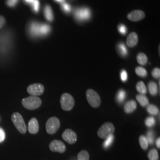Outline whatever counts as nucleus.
<instances>
[{
  "label": "nucleus",
  "instance_id": "obj_2",
  "mask_svg": "<svg viewBox=\"0 0 160 160\" xmlns=\"http://www.w3.org/2000/svg\"><path fill=\"white\" fill-rule=\"evenodd\" d=\"M12 120L16 129L21 133L24 134L27 131V127L23 117L19 113H14L12 114Z\"/></svg>",
  "mask_w": 160,
  "mask_h": 160
},
{
  "label": "nucleus",
  "instance_id": "obj_26",
  "mask_svg": "<svg viewBox=\"0 0 160 160\" xmlns=\"http://www.w3.org/2000/svg\"><path fill=\"white\" fill-rule=\"evenodd\" d=\"M50 26L48 24H42L40 25V29H39V32L40 34H43V35H45L48 33H49V31H50Z\"/></svg>",
  "mask_w": 160,
  "mask_h": 160
},
{
  "label": "nucleus",
  "instance_id": "obj_17",
  "mask_svg": "<svg viewBox=\"0 0 160 160\" xmlns=\"http://www.w3.org/2000/svg\"><path fill=\"white\" fill-rule=\"evenodd\" d=\"M137 59L138 62L141 65H145L148 62V58L147 57V55L142 52L139 53L138 54Z\"/></svg>",
  "mask_w": 160,
  "mask_h": 160
},
{
  "label": "nucleus",
  "instance_id": "obj_14",
  "mask_svg": "<svg viewBox=\"0 0 160 160\" xmlns=\"http://www.w3.org/2000/svg\"><path fill=\"white\" fill-rule=\"evenodd\" d=\"M137 107V104L135 100H129L127 102L124 106V111L126 113H131L133 112Z\"/></svg>",
  "mask_w": 160,
  "mask_h": 160
},
{
  "label": "nucleus",
  "instance_id": "obj_12",
  "mask_svg": "<svg viewBox=\"0 0 160 160\" xmlns=\"http://www.w3.org/2000/svg\"><path fill=\"white\" fill-rule=\"evenodd\" d=\"M39 129V125L38 120L35 118L31 119L28 124V130L29 132L31 134H36L38 132Z\"/></svg>",
  "mask_w": 160,
  "mask_h": 160
},
{
  "label": "nucleus",
  "instance_id": "obj_42",
  "mask_svg": "<svg viewBox=\"0 0 160 160\" xmlns=\"http://www.w3.org/2000/svg\"><path fill=\"white\" fill-rule=\"evenodd\" d=\"M56 1L59 2H63L65 1V0H55Z\"/></svg>",
  "mask_w": 160,
  "mask_h": 160
},
{
  "label": "nucleus",
  "instance_id": "obj_32",
  "mask_svg": "<svg viewBox=\"0 0 160 160\" xmlns=\"http://www.w3.org/2000/svg\"><path fill=\"white\" fill-rule=\"evenodd\" d=\"M152 77L156 78V79H158L160 77V68H155L152 71Z\"/></svg>",
  "mask_w": 160,
  "mask_h": 160
},
{
  "label": "nucleus",
  "instance_id": "obj_30",
  "mask_svg": "<svg viewBox=\"0 0 160 160\" xmlns=\"http://www.w3.org/2000/svg\"><path fill=\"white\" fill-rule=\"evenodd\" d=\"M125 95H126V93L125 91L120 90L118 94V96H117L118 100L119 102H122L124 100V99L125 98Z\"/></svg>",
  "mask_w": 160,
  "mask_h": 160
},
{
  "label": "nucleus",
  "instance_id": "obj_22",
  "mask_svg": "<svg viewBox=\"0 0 160 160\" xmlns=\"http://www.w3.org/2000/svg\"><path fill=\"white\" fill-rule=\"evenodd\" d=\"M148 157L149 160H158L159 159L158 151L155 148L152 149L149 151Z\"/></svg>",
  "mask_w": 160,
  "mask_h": 160
},
{
  "label": "nucleus",
  "instance_id": "obj_38",
  "mask_svg": "<svg viewBox=\"0 0 160 160\" xmlns=\"http://www.w3.org/2000/svg\"><path fill=\"white\" fill-rule=\"evenodd\" d=\"M17 1L18 0H8V2H7L8 6L13 7L17 4Z\"/></svg>",
  "mask_w": 160,
  "mask_h": 160
},
{
  "label": "nucleus",
  "instance_id": "obj_27",
  "mask_svg": "<svg viewBox=\"0 0 160 160\" xmlns=\"http://www.w3.org/2000/svg\"><path fill=\"white\" fill-rule=\"evenodd\" d=\"M119 50L120 55H122L123 57L126 56L128 53V51H127L126 46L123 43H121L119 45Z\"/></svg>",
  "mask_w": 160,
  "mask_h": 160
},
{
  "label": "nucleus",
  "instance_id": "obj_41",
  "mask_svg": "<svg viewBox=\"0 0 160 160\" xmlns=\"http://www.w3.org/2000/svg\"><path fill=\"white\" fill-rule=\"evenodd\" d=\"M34 0H25V1L28 3H30V4H32V2H33Z\"/></svg>",
  "mask_w": 160,
  "mask_h": 160
},
{
  "label": "nucleus",
  "instance_id": "obj_28",
  "mask_svg": "<svg viewBox=\"0 0 160 160\" xmlns=\"http://www.w3.org/2000/svg\"><path fill=\"white\" fill-rule=\"evenodd\" d=\"M113 138H114V136L113 134L109 135V137L106 139V141L104 142V147L105 148H108L111 145V143H112L113 141Z\"/></svg>",
  "mask_w": 160,
  "mask_h": 160
},
{
  "label": "nucleus",
  "instance_id": "obj_10",
  "mask_svg": "<svg viewBox=\"0 0 160 160\" xmlns=\"http://www.w3.org/2000/svg\"><path fill=\"white\" fill-rule=\"evenodd\" d=\"M49 149L53 152L63 153L66 151V146L59 140H53L49 144Z\"/></svg>",
  "mask_w": 160,
  "mask_h": 160
},
{
  "label": "nucleus",
  "instance_id": "obj_29",
  "mask_svg": "<svg viewBox=\"0 0 160 160\" xmlns=\"http://www.w3.org/2000/svg\"><path fill=\"white\" fill-rule=\"evenodd\" d=\"M147 139L148 142V143L150 144L154 143V133L152 131L148 132L147 136Z\"/></svg>",
  "mask_w": 160,
  "mask_h": 160
},
{
  "label": "nucleus",
  "instance_id": "obj_9",
  "mask_svg": "<svg viewBox=\"0 0 160 160\" xmlns=\"http://www.w3.org/2000/svg\"><path fill=\"white\" fill-rule=\"evenodd\" d=\"M62 137L63 139L69 144H74L77 140V135L71 129H67L63 132Z\"/></svg>",
  "mask_w": 160,
  "mask_h": 160
},
{
  "label": "nucleus",
  "instance_id": "obj_8",
  "mask_svg": "<svg viewBox=\"0 0 160 160\" xmlns=\"http://www.w3.org/2000/svg\"><path fill=\"white\" fill-rule=\"evenodd\" d=\"M75 16L78 20H87L91 17V12L88 8H79L75 12Z\"/></svg>",
  "mask_w": 160,
  "mask_h": 160
},
{
  "label": "nucleus",
  "instance_id": "obj_1",
  "mask_svg": "<svg viewBox=\"0 0 160 160\" xmlns=\"http://www.w3.org/2000/svg\"><path fill=\"white\" fill-rule=\"evenodd\" d=\"M23 106L29 110H34L38 109L42 104V100L38 96H31L22 100Z\"/></svg>",
  "mask_w": 160,
  "mask_h": 160
},
{
  "label": "nucleus",
  "instance_id": "obj_34",
  "mask_svg": "<svg viewBox=\"0 0 160 160\" xmlns=\"http://www.w3.org/2000/svg\"><path fill=\"white\" fill-rule=\"evenodd\" d=\"M120 77H121V79L123 81V82H125L127 78H128V74H127V72H126L125 70H122L120 72Z\"/></svg>",
  "mask_w": 160,
  "mask_h": 160
},
{
  "label": "nucleus",
  "instance_id": "obj_20",
  "mask_svg": "<svg viewBox=\"0 0 160 160\" xmlns=\"http://www.w3.org/2000/svg\"><path fill=\"white\" fill-rule=\"evenodd\" d=\"M139 141L141 148L143 150H147L148 148V142L145 135H141L139 138Z\"/></svg>",
  "mask_w": 160,
  "mask_h": 160
},
{
  "label": "nucleus",
  "instance_id": "obj_3",
  "mask_svg": "<svg viewBox=\"0 0 160 160\" xmlns=\"http://www.w3.org/2000/svg\"><path fill=\"white\" fill-rule=\"evenodd\" d=\"M86 97L90 105L94 108H97L101 104V98L97 92L92 89H88L86 92Z\"/></svg>",
  "mask_w": 160,
  "mask_h": 160
},
{
  "label": "nucleus",
  "instance_id": "obj_33",
  "mask_svg": "<svg viewBox=\"0 0 160 160\" xmlns=\"http://www.w3.org/2000/svg\"><path fill=\"white\" fill-rule=\"evenodd\" d=\"M33 4V10L35 12H38L39 10V7H40V3L38 0H34L33 2H32Z\"/></svg>",
  "mask_w": 160,
  "mask_h": 160
},
{
  "label": "nucleus",
  "instance_id": "obj_35",
  "mask_svg": "<svg viewBox=\"0 0 160 160\" xmlns=\"http://www.w3.org/2000/svg\"><path fill=\"white\" fill-rule=\"evenodd\" d=\"M119 31L120 32V33L122 34H125L126 33V26L123 24H120L119 26Z\"/></svg>",
  "mask_w": 160,
  "mask_h": 160
},
{
  "label": "nucleus",
  "instance_id": "obj_7",
  "mask_svg": "<svg viewBox=\"0 0 160 160\" xmlns=\"http://www.w3.org/2000/svg\"><path fill=\"white\" fill-rule=\"evenodd\" d=\"M45 90L44 86L40 83H36L28 86L27 92L31 96H38L42 95Z\"/></svg>",
  "mask_w": 160,
  "mask_h": 160
},
{
  "label": "nucleus",
  "instance_id": "obj_13",
  "mask_svg": "<svg viewBox=\"0 0 160 160\" xmlns=\"http://www.w3.org/2000/svg\"><path fill=\"white\" fill-rule=\"evenodd\" d=\"M138 42V34L135 32H132L128 35L127 38L126 44L129 47L133 48L137 45Z\"/></svg>",
  "mask_w": 160,
  "mask_h": 160
},
{
  "label": "nucleus",
  "instance_id": "obj_24",
  "mask_svg": "<svg viewBox=\"0 0 160 160\" xmlns=\"http://www.w3.org/2000/svg\"><path fill=\"white\" fill-rule=\"evenodd\" d=\"M90 155L86 150H82L80 151L78 154L77 160H89Z\"/></svg>",
  "mask_w": 160,
  "mask_h": 160
},
{
  "label": "nucleus",
  "instance_id": "obj_39",
  "mask_svg": "<svg viewBox=\"0 0 160 160\" xmlns=\"http://www.w3.org/2000/svg\"><path fill=\"white\" fill-rule=\"evenodd\" d=\"M6 23V19L3 16H0V28H1Z\"/></svg>",
  "mask_w": 160,
  "mask_h": 160
},
{
  "label": "nucleus",
  "instance_id": "obj_37",
  "mask_svg": "<svg viewBox=\"0 0 160 160\" xmlns=\"http://www.w3.org/2000/svg\"><path fill=\"white\" fill-rule=\"evenodd\" d=\"M6 137V134L4 130L2 128H0V142H2Z\"/></svg>",
  "mask_w": 160,
  "mask_h": 160
},
{
  "label": "nucleus",
  "instance_id": "obj_5",
  "mask_svg": "<svg viewBox=\"0 0 160 160\" xmlns=\"http://www.w3.org/2000/svg\"><path fill=\"white\" fill-rule=\"evenodd\" d=\"M114 126L110 122H106L101 126L97 132L98 136L102 139H106L109 135L114 133Z\"/></svg>",
  "mask_w": 160,
  "mask_h": 160
},
{
  "label": "nucleus",
  "instance_id": "obj_4",
  "mask_svg": "<svg viewBox=\"0 0 160 160\" xmlns=\"http://www.w3.org/2000/svg\"><path fill=\"white\" fill-rule=\"evenodd\" d=\"M60 103L62 109L65 111H70L74 106V99L68 93H63L61 97Z\"/></svg>",
  "mask_w": 160,
  "mask_h": 160
},
{
  "label": "nucleus",
  "instance_id": "obj_23",
  "mask_svg": "<svg viewBox=\"0 0 160 160\" xmlns=\"http://www.w3.org/2000/svg\"><path fill=\"white\" fill-rule=\"evenodd\" d=\"M147 109L148 113L152 115H157L159 113V110L154 104H148Z\"/></svg>",
  "mask_w": 160,
  "mask_h": 160
},
{
  "label": "nucleus",
  "instance_id": "obj_18",
  "mask_svg": "<svg viewBox=\"0 0 160 160\" xmlns=\"http://www.w3.org/2000/svg\"><path fill=\"white\" fill-rule=\"evenodd\" d=\"M45 16L46 19L49 22H52L53 20V15L51 7L49 5H47L45 8Z\"/></svg>",
  "mask_w": 160,
  "mask_h": 160
},
{
  "label": "nucleus",
  "instance_id": "obj_21",
  "mask_svg": "<svg viewBox=\"0 0 160 160\" xmlns=\"http://www.w3.org/2000/svg\"><path fill=\"white\" fill-rule=\"evenodd\" d=\"M40 29V24L38 23H33L30 27V33L34 36H38L40 34L39 32Z\"/></svg>",
  "mask_w": 160,
  "mask_h": 160
},
{
  "label": "nucleus",
  "instance_id": "obj_31",
  "mask_svg": "<svg viewBox=\"0 0 160 160\" xmlns=\"http://www.w3.org/2000/svg\"><path fill=\"white\" fill-rule=\"evenodd\" d=\"M145 124L148 127H152L155 125V119L152 117H149L145 120Z\"/></svg>",
  "mask_w": 160,
  "mask_h": 160
},
{
  "label": "nucleus",
  "instance_id": "obj_11",
  "mask_svg": "<svg viewBox=\"0 0 160 160\" xmlns=\"http://www.w3.org/2000/svg\"><path fill=\"white\" fill-rule=\"evenodd\" d=\"M145 17V12L142 10H134L128 15V18L132 22H138L143 19Z\"/></svg>",
  "mask_w": 160,
  "mask_h": 160
},
{
  "label": "nucleus",
  "instance_id": "obj_40",
  "mask_svg": "<svg viewBox=\"0 0 160 160\" xmlns=\"http://www.w3.org/2000/svg\"><path fill=\"white\" fill-rule=\"evenodd\" d=\"M156 145L158 147V148H160V138H158V139L156 141Z\"/></svg>",
  "mask_w": 160,
  "mask_h": 160
},
{
  "label": "nucleus",
  "instance_id": "obj_36",
  "mask_svg": "<svg viewBox=\"0 0 160 160\" xmlns=\"http://www.w3.org/2000/svg\"><path fill=\"white\" fill-rule=\"evenodd\" d=\"M62 7L63 11L67 12H68L71 10V6H69L68 4H62Z\"/></svg>",
  "mask_w": 160,
  "mask_h": 160
},
{
  "label": "nucleus",
  "instance_id": "obj_25",
  "mask_svg": "<svg viewBox=\"0 0 160 160\" xmlns=\"http://www.w3.org/2000/svg\"><path fill=\"white\" fill-rule=\"evenodd\" d=\"M136 74L141 77H145L147 75V71L142 67H138L135 68Z\"/></svg>",
  "mask_w": 160,
  "mask_h": 160
},
{
  "label": "nucleus",
  "instance_id": "obj_16",
  "mask_svg": "<svg viewBox=\"0 0 160 160\" xmlns=\"http://www.w3.org/2000/svg\"><path fill=\"white\" fill-rule=\"evenodd\" d=\"M136 98H137L138 102L142 107H145L149 104L148 98L144 94H138Z\"/></svg>",
  "mask_w": 160,
  "mask_h": 160
},
{
  "label": "nucleus",
  "instance_id": "obj_15",
  "mask_svg": "<svg viewBox=\"0 0 160 160\" xmlns=\"http://www.w3.org/2000/svg\"><path fill=\"white\" fill-rule=\"evenodd\" d=\"M148 90L152 96H156L158 93V86L154 81H150L148 83Z\"/></svg>",
  "mask_w": 160,
  "mask_h": 160
},
{
  "label": "nucleus",
  "instance_id": "obj_19",
  "mask_svg": "<svg viewBox=\"0 0 160 160\" xmlns=\"http://www.w3.org/2000/svg\"><path fill=\"white\" fill-rule=\"evenodd\" d=\"M137 90L141 94H145L147 92V88L143 81H139L137 84L136 86Z\"/></svg>",
  "mask_w": 160,
  "mask_h": 160
},
{
  "label": "nucleus",
  "instance_id": "obj_6",
  "mask_svg": "<svg viewBox=\"0 0 160 160\" xmlns=\"http://www.w3.org/2000/svg\"><path fill=\"white\" fill-rule=\"evenodd\" d=\"M61 125L60 121L56 117H52L49 118L46 124V130L49 134H54L59 129Z\"/></svg>",
  "mask_w": 160,
  "mask_h": 160
}]
</instances>
